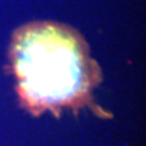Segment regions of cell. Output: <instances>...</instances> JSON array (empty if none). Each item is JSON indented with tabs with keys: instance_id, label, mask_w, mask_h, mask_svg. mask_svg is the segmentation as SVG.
<instances>
[{
	"instance_id": "1",
	"label": "cell",
	"mask_w": 146,
	"mask_h": 146,
	"mask_svg": "<svg viewBox=\"0 0 146 146\" xmlns=\"http://www.w3.org/2000/svg\"><path fill=\"white\" fill-rule=\"evenodd\" d=\"M11 64L20 99L34 114L80 107L99 84L100 68L84 38L58 23L34 22L19 28Z\"/></svg>"
}]
</instances>
